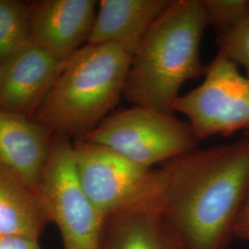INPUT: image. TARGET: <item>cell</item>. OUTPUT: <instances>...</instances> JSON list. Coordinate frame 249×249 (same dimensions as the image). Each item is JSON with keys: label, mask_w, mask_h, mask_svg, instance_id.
Returning a JSON list of instances; mask_svg holds the SVG:
<instances>
[{"label": "cell", "mask_w": 249, "mask_h": 249, "mask_svg": "<svg viewBox=\"0 0 249 249\" xmlns=\"http://www.w3.org/2000/svg\"><path fill=\"white\" fill-rule=\"evenodd\" d=\"M159 211L187 249H225L249 195V137L163 163Z\"/></svg>", "instance_id": "6da1fadb"}, {"label": "cell", "mask_w": 249, "mask_h": 249, "mask_svg": "<svg viewBox=\"0 0 249 249\" xmlns=\"http://www.w3.org/2000/svg\"><path fill=\"white\" fill-rule=\"evenodd\" d=\"M207 27L201 0H173L132 55L123 98L173 115L183 84L205 75L200 45Z\"/></svg>", "instance_id": "7a4b0ae2"}, {"label": "cell", "mask_w": 249, "mask_h": 249, "mask_svg": "<svg viewBox=\"0 0 249 249\" xmlns=\"http://www.w3.org/2000/svg\"><path fill=\"white\" fill-rule=\"evenodd\" d=\"M132 55L114 44H87L63 62L34 121L49 132L82 139L123 97Z\"/></svg>", "instance_id": "3957f363"}, {"label": "cell", "mask_w": 249, "mask_h": 249, "mask_svg": "<svg viewBox=\"0 0 249 249\" xmlns=\"http://www.w3.org/2000/svg\"><path fill=\"white\" fill-rule=\"evenodd\" d=\"M81 140L106 146L146 168L193 151L199 142L187 121L135 106L111 113Z\"/></svg>", "instance_id": "277c9868"}, {"label": "cell", "mask_w": 249, "mask_h": 249, "mask_svg": "<svg viewBox=\"0 0 249 249\" xmlns=\"http://www.w3.org/2000/svg\"><path fill=\"white\" fill-rule=\"evenodd\" d=\"M37 192L60 231L64 249H99L105 218L81 186L69 137L53 135Z\"/></svg>", "instance_id": "5b68a950"}, {"label": "cell", "mask_w": 249, "mask_h": 249, "mask_svg": "<svg viewBox=\"0 0 249 249\" xmlns=\"http://www.w3.org/2000/svg\"><path fill=\"white\" fill-rule=\"evenodd\" d=\"M76 166L81 186L106 218L141 206L159 208L160 169L146 168L106 146L77 140Z\"/></svg>", "instance_id": "8992f818"}, {"label": "cell", "mask_w": 249, "mask_h": 249, "mask_svg": "<svg viewBox=\"0 0 249 249\" xmlns=\"http://www.w3.org/2000/svg\"><path fill=\"white\" fill-rule=\"evenodd\" d=\"M202 83L179 95L174 111L187 116L198 141L224 137L249 127V78L218 52L205 72Z\"/></svg>", "instance_id": "52a82bcc"}, {"label": "cell", "mask_w": 249, "mask_h": 249, "mask_svg": "<svg viewBox=\"0 0 249 249\" xmlns=\"http://www.w3.org/2000/svg\"><path fill=\"white\" fill-rule=\"evenodd\" d=\"M98 11L94 0H40L30 5V38L60 61L87 45Z\"/></svg>", "instance_id": "ba28073f"}, {"label": "cell", "mask_w": 249, "mask_h": 249, "mask_svg": "<svg viewBox=\"0 0 249 249\" xmlns=\"http://www.w3.org/2000/svg\"><path fill=\"white\" fill-rule=\"evenodd\" d=\"M63 62L29 40L0 65V110L34 117L53 87Z\"/></svg>", "instance_id": "9c48e42d"}, {"label": "cell", "mask_w": 249, "mask_h": 249, "mask_svg": "<svg viewBox=\"0 0 249 249\" xmlns=\"http://www.w3.org/2000/svg\"><path fill=\"white\" fill-rule=\"evenodd\" d=\"M51 134L30 118L0 110V168L37 190Z\"/></svg>", "instance_id": "30bf717a"}, {"label": "cell", "mask_w": 249, "mask_h": 249, "mask_svg": "<svg viewBox=\"0 0 249 249\" xmlns=\"http://www.w3.org/2000/svg\"><path fill=\"white\" fill-rule=\"evenodd\" d=\"M173 0H101L89 45L114 44L133 55Z\"/></svg>", "instance_id": "8fae6325"}, {"label": "cell", "mask_w": 249, "mask_h": 249, "mask_svg": "<svg viewBox=\"0 0 249 249\" xmlns=\"http://www.w3.org/2000/svg\"><path fill=\"white\" fill-rule=\"evenodd\" d=\"M99 249H187L156 206H141L105 218Z\"/></svg>", "instance_id": "7c38bea8"}, {"label": "cell", "mask_w": 249, "mask_h": 249, "mask_svg": "<svg viewBox=\"0 0 249 249\" xmlns=\"http://www.w3.org/2000/svg\"><path fill=\"white\" fill-rule=\"evenodd\" d=\"M51 223L37 190L0 168V236L38 240Z\"/></svg>", "instance_id": "4fadbf2b"}, {"label": "cell", "mask_w": 249, "mask_h": 249, "mask_svg": "<svg viewBox=\"0 0 249 249\" xmlns=\"http://www.w3.org/2000/svg\"><path fill=\"white\" fill-rule=\"evenodd\" d=\"M30 5L0 0V65L29 42Z\"/></svg>", "instance_id": "5bb4252c"}, {"label": "cell", "mask_w": 249, "mask_h": 249, "mask_svg": "<svg viewBox=\"0 0 249 249\" xmlns=\"http://www.w3.org/2000/svg\"><path fill=\"white\" fill-rule=\"evenodd\" d=\"M208 27L217 35L237 24L249 14V0H201Z\"/></svg>", "instance_id": "9a60e30c"}, {"label": "cell", "mask_w": 249, "mask_h": 249, "mask_svg": "<svg viewBox=\"0 0 249 249\" xmlns=\"http://www.w3.org/2000/svg\"><path fill=\"white\" fill-rule=\"evenodd\" d=\"M220 53L242 67L249 78V14L223 34L217 35Z\"/></svg>", "instance_id": "2e32d148"}, {"label": "cell", "mask_w": 249, "mask_h": 249, "mask_svg": "<svg viewBox=\"0 0 249 249\" xmlns=\"http://www.w3.org/2000/svg\"><path fill=\"white\" fill-rule=\"evenodd\" d=\"M233 238L249 241V195L243 205L235 222Z\"/></svg>", "instance_id": "e0dca14e"}, {"label": "cell", "mask_w": 249, "mask_h": 249, "mask_svg": "<svg viewBox=\"0 0 249 249\" xmlns=\"http://www.w3.org/2000/svg\"><path fill=\"white\" fill-rule=\"evenodd\" d=\"M0 249H42L38 240L18 236H0Z\"/></svg>", "instance_id": "ac0fdd59"}, {"label": "cell", "mask_w": 249, "mask_h": 249, "mask_svg": "<svg viewBox=\"0 0 249 249\" xmlns=\"http://www.w3.org/2000/svg\"><path fill=\"white\" fill-rule=\"evenodd\" d=\"M244 134H245V136L249 137V127H248L246 130H244Z\"/></svg>", "instance_id": "d6986e66"}]
</instances>
